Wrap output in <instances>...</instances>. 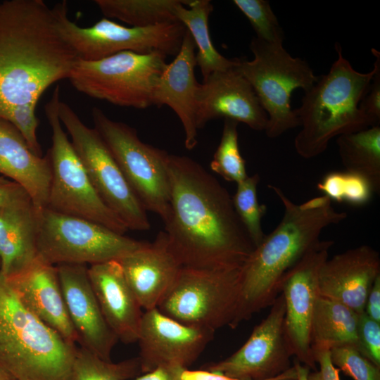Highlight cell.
<instances>
[{
  "label": "cell",
  "instance_id": "cell-1",
  "mask_svg": "<svg viewBox=\"0 0 380 380\" xmlns=\"http://www.w3.org/2000/svg\"><path fill=\"white\" fill-rule=\"evenodd\" d=\"M167 172L170 210L164 232L182 267L243 265L255 246L228 191L187 156L169 154Z\"/></svg>",
  "mask_w": 380,
  "mask_h": 380
},
{
  "label": "cell",
  "instance_id": "cell-2",
  "mask_svg": "<svg viewBox=\"0 0 380 380\" xmlns=\"http://www.w3.org/2000/svg\"><path fill=\"white\" fill-rule=\"evenodd\" d=\"M78 56L60 34L43 0L0 3V118L36 104L53 83L68 79Z\"/></svg>",
  "mask_w": 380,
  "mask_h": 380
},
{
  "label": "cell",
  "instance_id": "cell-3",
  "mask_svg": "<svg viewBox=\"0 0 380 380\" xmlns=\"http://www.w3.org/2000/svg\"><path fill=\"white\" fill-rule=\"evenodd\" d=\"M268 187L282 203L284 215L243 265L238 307L230 325L232 329L271 306L280 294L284 275L319 240L322 230L347 217L324 195L297 204L280 188L271 184Z\"/></svg>",
  "mask_w": 380,
  "mask_h": 380
},
{
  "label": "cell",
  "instance_id": "cell-4",
  "mask_svg": "<svg viewBox=\"0 0 380 380\" xmlns=\"http://www.w3.org/2000/svg\"><path fill=\"white\" fill-rule=\"evenodd\" d=\"M337 58L328 73L317 81L295 109L300 129L294 139V147L302 158L310 159L326 151L330 140L343 134L370 127L372 122L360 108L375 72L355 70L335 44Z\"/></svg>",
  "mask_w": 380,
  "mask_h": 380
},
{
  "label": "cell",
  "instance_id": "cell-5",
  "mask_svg": "<svg viewBox=\"0 0 380 380\" xmlns=\"http://www.w3.org/2000/svg\"><path fill=\"white\" fill-rule=\"evenodd\" d=\"M32 314L0 272V365L15 380H73L77 351Z\"/></svg>",
  "mask_w": 380,
  "mask_h": 380
},
{
  "label": "cell",
  "instance_id": "cell-6",
  "mask_svg": "<svg viewBox=\"0 0 380 380\" xmlns=\"http://www.w3.org/2000/svg\"><path fill=\"white\" fill-rule=\"evenodd\" d=\"M250 49L253 59L240 58L236 69L252 86L267 115V136L277 138L300 127L291 106L293 91L296 89L307 91L319 77L305 60L293 57L282 42H267L253 37Z\"/></svg>",
  "mask_w": 380,
  "mask_h": 380
},
{
  "label": "cell",
  "instance_id": "cell-7",
  "mask_svg": "<svg viewBox=\"0 0 380 380\" xmlns=\"http://www.w3.org/2000/svg\"><path fill=\"white\" fill-rule=\"evenodd\" d=\"M243 265L215 269L182 267L157 308L189 326L214 331L230 327L238 307Z\"/></svg>",
  "mask_w": 380,
  "mask_h": 380
},
{
  "label": "cell",
  "instance_id": "cell-8",
  "mask_svg": "<svg viewBox=\"0 0 380 380\" xmlns=\"http://www.w3.org/2000/svg\"><path fill=\"white\" fill-rule=\"evenodd\" d=\"M59 99L57 86L44 108L52 132L51 147L48 151L51 181L46 208L93 221L125 234L127 227L99 196L63 129L58 114Z\"/></svg>",
  "mask_w": 380,
  "mask_h": 380
},
{
  "label": "cell",
  "instance_id": "cell-9",
  "mask_svg": "<svg viewBox=\"0 0 380 380\" xmlns=\"http://www.w3.org/2000/svg\"><path fill=\"white\" fill-rule=\"evenodd\" d=\"M166 56L122 51L96 61L78 58L68 80L78 91L113 105L144 109L153 106Z\"/></svg>",
  "mask_w": 380,
  "mask_h": 380
},
{
  "label": "cell",
  "instance_id": "cell-10",
  "mask_svg": "<svg viewBox=\"0 0 380 380\" xmlns=\"http://www.w3.org/2000/svg\"><path fill=\"white\" fill-rule=\"evenodd\" d=\"M37 256L53 265H91L118 260L144 243L93 221L48 208L37 210Z\"/></svg>",
  "mask_w": 380,
  "mask_h": 380
},
{
  "label": "cell",
  "instance_id": "cell-11",
  "mask_svg": "<svg viewBox=\"0 0 380 380\" xmlns=\"http://www.w3.org/2000/svg\"><path fill=\"white\" fill-rule=\"evenodd\" d=\"M52 11L62 37L78 58L84 61L100 60L126 51L175 56L186 31L179 22L135 27H125L106 18L82 27L69 19L66 1L56 4Z\"/></svg>",
  "mask_w": 380,
  "mask_h": 380
},
{
  "label": "cell",
  "instance_id": "cell-12",
  "mask_svg": "<svg viewBox=\"0 0 380 380\" xmlns=\"http://www.w3.org/2000/svg\"><path fill=\"white\" fill-rule=\"evenodd\" d=\"M91 115L94 128L141 203L165 222L170 210V153L143 142L134 128L111 120L99 108L94 107Z\"/></svg>",
  "mask_w": 380,
  "mask_h": 380
},
{
  "label": "cell",
  "instance_id": "cell-13",
  "mask_svg": "<svg viewBox=\"0 0 380 380\" xmlns=\"http://www.w3.org/2000/svg\"><path fill=\"white\" fill-rule=\"evenodd\" d=\"M63 126L99 196L128 230H148L146 210L127 182L117 162L94 128L87 127L65 102L59 99Z\"/></svg>",
  "mask_w": 380,
  "mask_h": 380
},
{
  "label": "cell",
  "instance_id": "cell-14",
  "mask_svg": "<svg viewBox=\"0 0 380 380\" xmlns=\"http://www.w3.org/2000/svg\"><path fill=\"white\" fill-rule=\"evenodd\" d=\"M334 245L319 240L286 272L281 286L285 303L284 331L291 353L314 371L316 360L311 347V327L319 293V273Z\"/></svg>",
  "mask_w": 380,
  "mask_h": 380
},
{
  "label": "cell",
  "instance_id": "cell-15",
  "mask_svg": "<svg viewBox=\"0 0 380 380\" xmlns=\"http://www.w3.org/2000/svg\"><path fill=\"white\" fill-rule=\"evenodd\" d=\"M285 303L280 293L267 317L229 357L204 367L237 380H273L289 370L292 356L284 331Z\"/></svg>",
  "mask_w": 380,
  "mask_h": 380
},
{
  "label": "cell",
  "instance_id": "cell-16",
  "mask_svg": "<svg viewBox=\"0 0 380 380\" xmlns=\"http://www.w3.org/2000/svg\"><path fill=\"white\" fill-rule=\"evenodd\" d=\"M215 331L182 324L158 308L143 312L137 343L141 372L159 367L188 368L197 360Z\"/></svg>",
  "mask_w": 380,
  "mask_h": 380
},
{
  "label": "cell",
  "instance_id": "cell-17",
  "mask_svg": "<svg viewBox=\"0 0 380 380\" xmlns=\"http://www.w3.org/2000/svg\"><path fill=\"white\" fill-rule=\"evenodd\" d=\"M196 127L224 118L265 131L267 115L255 91L236 67L212 73L196 89Z\"/></svg>",
  "mask_w": 380,
  "mask_h": 380
},
{
  "label": "cell",
  "instance_id": "cell-18",
  "mask_svg": "<svg viewBox=\"0 0 380 380\" xmlns=\"http://www.w3.org/2000/svg\"><path fill=\"white\" fill-rule=\"evenodd\" d=\"M58 268L68 313L77 343L105 361H111L118 338L106 323L85 265L63 264Z\"/></svg>",
  "mask_w": 380,
  "mask_h": 380
},
{
  "label": "cell",
  "instance_id": "cell-19",
  "mask_svg": "<svg viewBox=\"0 0 380 380\" xmlns=\"http://www.w3.org/2000/svg\"><path fill=\"white\" fill-rule=\"evenodd\" d=\"M379 276V252L371 246H360L324 262L319 273V293L361 314L365 312L368 294Z\"/></svg>",
  "mask_w": 380,
  "mask_h": 380
},
{
  "label": "cell",
  "instance_id": "cell-20",
  "mask_svg": "<svg viewBox=\"0 0 380 380\" xmlns=\"http://www.w3.org/2000/svg\"><path fill=\"white\" fill-rule=\"evenodd\" d=\"M6 279L20 302L32 314L68 342L77 343L57 266L37 256L25 269Z\"/></svg>",
  "mask_w": 380,
  "mask_h": 380
},
{
  "label": "cell",
  "instance_id": "cell-21",
  "mask_svg": "<svg viewBox=\"0 0 380 380\" xmlns=\"http://www.w3.org/2000/svg\"><path fill=\"white\" fill-rule=\"evenodd\" d=\"M124 277L142 309L157 308L182 265L170 248L164 231L119 260Z\"/></svg>",
  "mask_w": 380,
  "mask_h": 380
},
{
  "label": "cell",
  "instance_id": "cell-22",
  "mask_svg": "<svg viewBox=\"0 0 380 380\" xmlns=\"http://www.w3.org/2000/svg\"><path fill=\"white\" fill-rule=\"evenodd\" d=\"M196 45L186 30L181 48L175 59L167 64L159 77L153 95V106H169L179 118L184 132L188 150L198 144L196 127Z\"/></svg>",
  "mask_w": 380,
  "mask_h": 380
},
{
  "label": "cell",
  "instance_id": "cell-23",
  "mask_svg": "<svg viewBox=\"0 0 380 380\" xmlns=\"http://www.w3.org/2000/svg\"><path fill=\"white\" fill-rule=\"evenodd\" d=\"M89 278L103 316L118 341L137 343L143 315L118 260L91 265Z\"/></svg>",
  "mask_w": 380,
  "mask_h": 380
},
{
  "label": "cell",
  "instance_id": "cell-24",
  "mask_svg": "<svg viewBox=\"0 0 380 380\" xmlns=\"http://www.w3.org/2000/svg\"><path fill=\"white\" fill-rule=\"evenodd\" d=\"M0 174L25 191L37 210L47 207L51 181L49 153L36 155L19 131L1 118Z\"/></svg>",
  "mask_w": 380,
  "mask_h": 380
},
{
  "label": "cell",
  "instance_id": "cell-25",
  "mask_svg": "<svg viewBox=\"0 0 380 380\" xmlns=\"http://www.w3.org/2000/svg\"><path fill=\"white\" fill-rule=\"evenodd\" d=\"M37 210L31 200L0 207V272L5 277L37 256Z\"/></svg>",
  "mask_w": 380,
  "mask_h": 380
},
{
  "label": "cell",
  "instance_id": "cell-26",
  "mask_svg": "<svg viewBox=\"0 0 380 380\" xmlns=\"http://www.w3.org/2000/svg\"><path fill=\"white\" fill-rule=\"evenodd\" d=\"M213 11L209 0H180L175 8V15L190 33L198 49L196 65L203 80L217 71H223L238 65L240 58H228L220 53L210 39L208 18Z\"/></svg>",
  "mask_w": 380,
  "mask_h": 380
},
{
  "label": "cell",
  "instance_id": "cell-27",
  "mask_svg": "<svg viewBox=\"0 0 380 380\" xmlns=\"http://www.w3.org/2000/svg\"><path fill=\"white\" fill-rule=\"evenodd\" d=\"M359 315L338 301L319 296L312 319L311 347L313 354L343 345H353L357 348Z\"/></svg>",
  "mask_w": 380,
  "mask_h": 380
},
{
  "label": "cell",
  "instance_id": "cell-28",
  "mask_svg": "<svg viewBox=\"0 0 380 380\" xmlns=\"http://www.w3.org/2000/svg\"><path fill=\"white\" fill-rule=\"evenodd\" d=\"M339 156L346 170L358 174L380 191V126L337 137Z\"/></svg>",
  "mask_w": 380,
  "mask_h": 380
},
{
  "label": "cell",
  "instance_id": "cell-29",
  "mask_svg": "<svg viewBox=\"0 0 380 380\" xmlns=\"http://www.w3.org/2000/svg\"><path fill=\"white\" fill-rule=\"evenodd\" d=\"M180 0H95L107 18L120 20L130 27H144L178 22L175 8Z\"/></svg>",
  "mask_w": 380,
  "mask_h": 380
},
{
  "label": "cell",
  "instance_id": "cell-30",
  "mask_svg": "<svg viewBox=\"0 0 380 380\" xmlns=\"http://www.w3.org/2000/svg\"><path fill=\"white\" fill-rule=\"evenodd\" d=\"M141 374L138 357L113 363L83 347L77 348L72 365L73 380H129Z\"/></svg>",
  "mask_w": 380,
  "mask_h": 380
},
{
  "label": "cell",
  "instance_id": "cell-31",
  "mask_svg": "<svg viewBox=\"0 0 380 380\" xmlns=\"http://www.w3.org/2000/svg\"><path fill=\"white\" fill-rule=\"evenodd\" d=\"M259 182L258 173L248 175L236 184V191L232 197L234 210L255 247L262 242L265 236L261 220L266 212V206L260 205L258 200Z\"/></svg>",
  "mask_w": 380,
  "mask_h": 380
},
{
  "label": "cell",
  "instance_id": "cell-32",
  "mask_svg": "<svg viewBox=\"0 0 380 380\" xmlns=\"http://www.w3.org/2000/svg\"><path fill=\"white\" fill-rule=\"evenodd\" d=\"M317 189L331 201L345 202L353 205L367 203L374 191L362 176L348 171H333L318 182Z\"/></svg>",
  "mask_w": 380,
  "mask_h": 380
},
{
  "label": "cell",
  "instance_id": "cell-33",
  "mask_svg": "<svg viewBox=\"0 0 380 380\" xmlns=\"http://www.w3.org/2000/svg\"><path fill=\"white\" fill-rule=\"evenodd\" d=\"M238 122L224 119L220 144L210 162V168L225 180L236 184L247 177L246 162L239 148Z\"/></svg>",
  "mask_w": 380,
  "mask_h": 380
},
{
  "label": "cell",
  "instance_id": "cell-34",
  "mask_svg": "<svg viewBox=\"0 0 380 380\" xmlns=\"http://www.w3.org/2000/svg\"><path fill=\"white\" fill-rule=\"evenodd\" d=\"M233 4L248 20L255 37L267 42L283 43V30L268 1L234 0Z\"/></svg>",
  "mask_w": 380,
  "mask_h": 380
},
{
  "label": "cell",
  "instance_id": "cell-35",
  "mask_svg": "<svg viewBox=\"0 0 380 380\" xmlns=\"http://www.w3.org/2000/svg\"><path fill=\"white\" fill-rule=\"evenodd\" d=\"M330 358L335 367L353 380H380V367L364 356L355 346L332 348Z\"/></svg>",
  "mask_w": 380,
  "mask_h": 380
},
{
  "label": "cell",
  "instance_id": "cell-36",
  "mask_svg": "<svg viewBox=\"0 0 380 380\" xmlns=\"http://www.w3.org/2000/svg\"><path fill=\"white\" fill-rule=\"evenodd\" d=\"M36 106V104L14 106L8 110L2 118L9 122L19 131L36 155L42 156L37 136L39 120L35 113Z\"/></svg>",
  "mask_w": 380,
  "mask_h": 380
},
{
  "label": "cell",
  "instance_id": "cell-37",
  "mask_svg": "<svg viewBox=\"0 0 380 380\" xmlns=\"http://www.w3.org/2000/svg\"><path fill=\"white\" fill-rule=\"evenodd\" d=\"M357 349L371 362L380 367V323L365 312L359 315Z\"/></svg>",
  "mask_w": 380,
  "mask_h": 380
},
{
  "label": "cell",
  "instance_id": "cell-38",
  "mask_svg": "<svg viewBox=\"0 0 380 380\" xmlns=\"http://www.w3.org/2000/svg\"><path fill=\"white\" fill-rule=\"evenodd\" d=\"M372 53L376 58L374 63L375 72L360 103V108L376 126L379 125L380 122V53L374 49H372Z\"/></svg>",
  "mask_w": 380,
  "mask_h": 380
},
{
  "label": "cell",
  "instance_id": "cell-39",
  "mask_svg": "<svg viewBox=\"0 0 380 380\" xmlns=\"http://www.w3.org/2000/svg\"><path fill=\"white\" fill-rule=\"evenodd\" d=\"M314 355L316 362L319 365V369L310 372L308 376V380H341L340 370L331 361L330 350H319L315 352Z\"/></svg>",
  "mask_w": 380,
  "mask_h": 380
},
{
  "label": "cell",
  "instance_id": "cell-40",
  "mask_svg": "<svg viewBox=\"0 0 380 380\" xmlns=\"http://www.w3.org/2000/svg\"><path fill=\"white\" fill-rule=\"evenodd\" d=\"M31 200L27 193L15 182L0 178V207Z\"/></svg>",
  "mask_w": 380,
  "mask_h": 380
},
{
  "label": "cell",
  "instance_id": "cell-41",
  "mask_svg": "<svg viewBox=\"0 0 380 380\" xmlns=\"http://www.w3.org/2000/svg\"><path fill=\"white\" fill-rule=\"evenodd\" d=\"M365 312L369 317L380 323V276L375 279L369 291Z\"/></svg>",
  "mask_w": 380,
  "mask_h": 380
},
{
  "label": "cell",
  "instance_id": "cell-42",
  "mask_svg": "<svg viewBox=\"0 0 380 380\" xmlns=\"http://www.w3.org/2000/svg\"><path fill=\"white\" fill-rule=\"evenodd\" d=\"M179 380H237L222 373L207 369L190 370L183 368L179 373Z\"/></svg>",
  "mask_w": 380,
  "mask_h": 380
},
{
  "label": "cell",
  "instance_id": "cell-43",
  "mask_svg": "<svg viewBox=\"0 0 380 380\" xmlns=\"http://www.w3.org/2000/svg\"><path fill=\"white\" fill-rule=\"evenodd\" d=\"M182 369L183 368L159 367L132 380H179V373Z\"/></svg>",
  "mask_w": 380,
  "mask_h": 380
},
{
  "label": "cell",
  "instance_id": "cell-44",
  "mask_svg": "<svg viewBox=\"0 0 380 380\" xmlns=\"http://www.w3.org/2000/svg\"><path fill=\"white\" fill-rule=\"evenodd\" d=\"M293 366L296 371L297 380H308V376L310 372L308 367L301 364L297 360H295Z\"/></svg>",
  "mask_w": 380,
  "mask_h": 380
},
{
  "label": "cell",
  "instance_id": "cell-45",
  "mask_svg": "<svg viewBox=\"0 0 380 380\" xmlns=\"http://www.w3.org/2000/svg\"><path fill=\"white\" fill-rule=\"evenodd\" d=\"M273 380H297L296 371L294 366H292L289 370L279 375Z\"/></svg>",
  "mask_w": 380,
  "mask_h": 380
},
{
  "label": "cell",
  "instance_id": "cell-46",
  "mask_svg": "<svg viewBox=\"0 0 380 380\" xmlns=\"http://www.w3.org/2000/svg\"><path fill=\"white\" fill-rule=\"evenodd\" d=\"M0 380H15L13 376L0 365Z\"/></svg>",
  "mask_w": 380,
  "mask_h": 380
}]
</instances>
